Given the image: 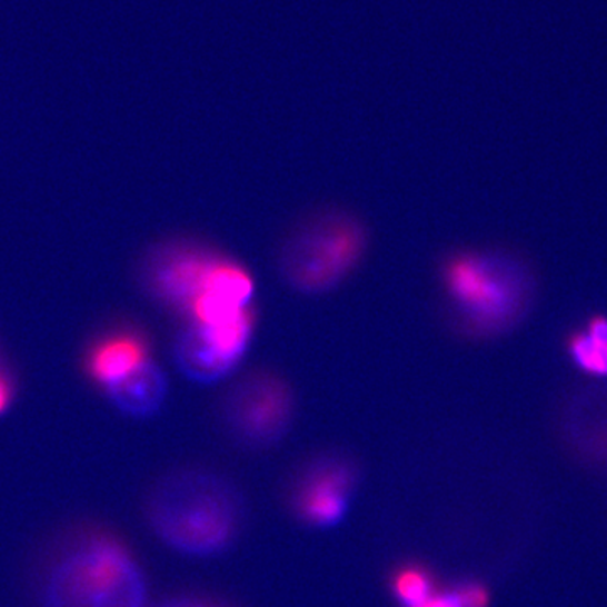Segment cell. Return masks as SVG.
Here are the masks:
<instances>
[{
	"instance_id": "9c48e42d",
	"label": "cell",
	"mask_w": 607,
	"mask_h": 607,
	"mask_svg": "<svg viewBox=\"0 0 607 607\" xmlns=\"http://www.w3.org/2000/svg\"><path fill=\"white\" fill-rule=\"evenodd\" d=\"M147 360H150L149 338L137 329H122L91 346L84 358V368L91 380L106 388Z\"/></svg>"
},
{
	"instance_id": "6da1fadb",
	"label": "cell",
	"mask_w": 607,
	"mask_h": 607,
	"mask_svg": "<svg viewBox=\"0 0 607 607\" xmlns=\"http://www.w3.org/2000/svg\"><path fill=\"white\" fill-rule=\"evenodd\" d=\"M155 534L179 554L215 557L243 527V499L223 476L205 469L175 472L159 482L147 508Z\"/></svg>"
},
{
	"instance_id": "8fae6325",
	"label": "cell",
	"mask_w": 607,
	"mask_h": 607,
	"mask_svg": "<svg viewBox=\"0 0 607 607\" xmlns=\"http://www.w3.org/2000/svg\"><path fill=\"white\" fill-rule=\"evenodd\" d=\"M172 358L178 370L199 385L217 384L238 367L213 345L202 326L192 321L176 335Z\"/></svg>"
},
{
	"instance_id": "30bf717a",
	"label": "cell",
	"mask_w": 607,
	"mask_h": 607,
	"mask_svg": "<svg viewBox=\"0 0 607 607\" xmlns=\"http://www.w3.org/2000/svg\"><path fill=\"white\" fill-rule=\"evenodd\" d=\"M110 404L130 419L158 416L168 400L169 384L165 370L156 361L147 360L116 384L103 388Z\"/></svg>"
},
{
	"instance_id": "2e32d148",
	"label": "cell",
	"mask_w": 607,
	"mask_h": 607,
	"mask_svg": "<svg viewBox=\"0 0 607 607\" xmlns=\"http://www.w3.org/2000/svg\"><path fill=\"white\" fill-rule=\"evenodd\" d=\"M152 607H211L208 604L201 603V600L188 599V597H178V599L162 600V603L156 604Z\"/></svg>"
},
{
	"instance_id": "5b68a950",
	"label": "cell",
	"mask_w": 607,
	"mask_h": 607,
	"mask_svg": "<svg viewBox=\"0 0 607 607\" xmlns=\"http://www.w3.org/2000/svg\"><path fill=\"white\" fill-rule=\"evenodd\" d=\"M220 414L225 429L238 444L267 449L289 432L296 416V397L276 371H248L221 398Z\"/></svg>"
},
{
	"instance_id": "3957f363",
	"label": "cell",
	"mask_w": 607,
	"mask_h": 607,
	"mask_svg": "<svg viewBox=\"0 0 607 607\" xmlns=\"http://www.w3.org/2000/svg\"><path fill=\"white\" fill-rule=\"evenodd\" d=\"M370 231L357 217L326 208L302 218L280 243L277 267L296 292L319 296L348 279L367 256Z\"/></svg>"
},
{
	"instance_id": "7c38bea8",
	"label": "cell",
	"mask_w": 607,
	"mask_h": 607,
	"mask_svg": "<svg viewBox=\"0 0 607 607\" xmlns=\"http://www.w3.org/2000/svg\"><path fill=\"white\" fill-rule=\"evenodd\" d=\"M567 349L574 364L584 374L607 377V318L593 316L584 331L567 338Z\"/></svg>"
},
{
	"instance_id": "8992f818",
	"label": "cell",
	"mask_w": 607,
	"mask_h": 607,
	"mask_svg": "<svg viewBox=\"0 0 607 607\" xmlns=\"http://www.w3.org/2000/svg\"><path fill=\"white\" fill-rule=\"evenodd\" d=\"M223 253L196 240H172L150 251L142 267V283L152 299L189 318L208 273Z\"/></svg>"
},
{
	"instance_id": "5bb4252c",
	"label": "cell",
	"mask_w": 607,
	"mask_h": 607,
	"mask_svg": "<svg viewBox=\"0 0 607 607\" xmlns=\"http://www.w3.org/2000/svg\"><path fill=\"white\" fill-rule=\"evenodd\" d=\"M419 607H468L461 587L447 593H434L426 603Z\"/></svg>"
},
{
	"instance_id": "277c9868",
	"label": "cell",
	"mask_w": 607,
	"mask_h": 607,
	"mask_svg": "<svg viewBox=\"0 0 607 607\" xmlns=\"http://www.w3.org/2000/svg\"><path fill=\"white\" fill-rule=\"evenodd\" d=\"M146 599L142 570L109 537L90 538L68 550L42 587L44 607H146Z\"/></svg>"
},
{
	"instance_id": "9a60e30c",
	"label": "cell",
	"mask_w": 607,
	"mask_h": 607,
	"mask_svg": "<svg viewBox=\"0 0 607 607\" xmlns=\"http://www.w3.org/2000/svg\"><path fill=\"white\" fill-rule=\"evenodd\" d=\"M14 400V384L8 375L0 371V416L8 412Z\"/></svg>"
},
{
	"instance_id": "ba28073f",
	"label": "cell",
	"mask_w": 607,
	"mask_h": 607,
	"mask_svg": "<svg viewBox=\"0 0 607 607\" xmlns=\"http://www.w3.org/2000/svg\"><path fill=\"white\" fill-rule=\"evenodd\" d=\"M256 282L237 260L221 256L208 273L201 293L192 304L186 321L213 326L233 318L251 304Z\"/></svg>"
},
{
	"instance_id": "4fadbf2b",
	"label": "cell",
	"mask_w": 607,
	"mask_h": 607,
	"mask_svg": "<svg viewBox=\"0 0 607 607\" xmlns=\"http://www.w3.org/2000/svg\"><path fill=\"white\" fill-rule=\"evenodd\" d=\"M394 593L401 607H419L432 596V580L424 570L404 569L395 577Z\"/></svg>"
},
{
	"instance_id": "52a82bcc",
	"label": "cell",
	"mask_w": 607,
	"mask_h": 607,
	"mask_svg": "<svg viewBox=\"0 0 607 607\" xmlns=\"http://www.w3.org/2000/svg\"><path fill=\"white\" fill-rule=\"evenodd\" d=\"M357 465L339 452L322 454L304 466L292 486L293 511L309 527L331 528L345 520L357 491Z\"/></svg>"
},
{
	"instance_id": "7a4b0ae2",
	"label": "cell",
	"mask_w": 607,
	"mask_h": 607,
	"mask_svg": "<svg viewBox=\"0 0 607 607\" xmlns=\"http://www.w3.org/2000/svg\"><path fill=\"white\" fill-rule=\"evenodd\" d=\"M440 276L450 321L461 335H499L527 309L530 282L511 257L495 251H459L444 262Z\"/></svg>"
}]
</instances>
